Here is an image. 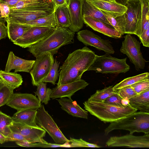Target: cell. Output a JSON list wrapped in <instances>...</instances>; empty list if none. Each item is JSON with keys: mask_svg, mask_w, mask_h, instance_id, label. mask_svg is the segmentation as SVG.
Listing matches in <instances>:
<instances>
[{"mask_svg": "<svg viewBox=\"0 0 149 149\" xmlns=\"http://www.w3.org/2000/svg\"><path fill=\"white\" fill-rule=\"evenodd\" d=\"M96 55L86 46L70 53L60 68L57 85L72 82L81 79L93 63Z\"/></svg>", "mask_w": 149, "mask_h": 149, "instance_id": "cell-1", "label": "cell"}, {"mask_svg": "<svg viewBox=\"0 0 149 149\" xmlns=\"http://www.w3.org/2000/svg\"><path fill=\"white\" fill-rule=\"evenodd\" d=\"M75 34L68 28L56 27L42 40L28 47L27 50L36 58L48 52L54 55L61 47L74 42Z\"/></svg>", "mask_w": 149, "mask_h": 149, "instance_id": "cell-2", "label": "cell"}, {"mask_svg": "<svg viewBox=\"0 0 149 149\" xmlns=\"http://www.w3.org/2000/svg\"><path fill=\"white\" fill-rule=\"evenodd\" d=\"M84 108L92 115L104 123H111L125 117L137 111L129 104L124 106L112 105L104 102L87 100Z\"/></svg>", "mask_w": 149, "mask_h": 149, "instance_id": "cell-3", "label": "cell"}, {"mask_svg": "<svg viewBox=\"0 0 149 149\" xmlns=\"http://www.w3.org/2000/svg\"><path fill=\"white\" fill-rule=\"evenodd\" d=\"M115 130H128L131 134L136 132L148 133L149 112H136L127 117L111 123L104 130V134L107 135Z\"/></svg>", "mask_w": 149, "mask_h": 149, "instance_id": "cell-4", "label": "cell"}, {"mask_svg": "<svg viewBox=\"0 0 149 149\" xmlns=\"http://www.w3.org/2000/svg\"><path fill=\"white\" fill-rule=\"evenodd\" d=\"M127 58L119 59L105 53L96 55L93 63L87 71H93L102 74L124 73L129 71L130 67L126 62Z\"/></svg>", "mask_w": 149, "mask_h": 149, "instance_id": "cell-5", "label": "cell"}, {"mask_svg": "<svg viewBox=\"0 0 149 149\" xmlns=\"http://www.w3.org/2000/svg\"><path fill=\"white\" fill-rule=\"evenodd\" d=\"M36 122L38 125L47 132L56 143L70 142V140L63 134L43 105L37 109Z\"/></svg>", "mask_w": 149, "mask_h": 149, "instance_id": "cell-6", "label": "cell"}, {"mask_svg": "<svg viewBox=\"0 0 149 149\" xmlns=\"http://www.w3.org/2000/svg\"><path fill=\"white\" fill-rule=\"evenodd\" d=\"M120 49L121 52L126 55L137 71L143 69L147 61L143 58L141 51V42L130 34H127Z\"/></svg>", "mask_w": 149, "mask_h": 149, "instance_id": "cell-7", "label": "cell"}, {"mask_svg": "<svg viewBox=\"0 0 149 149\" xmlns=\"http://www.w3.org/2000/svg\"><path fill=\"white\" fill-rule=\"evenodd\" d=\"M54 4L36 9L10 10L6 21L24 24L37 19L47 16L54 11Z\"/></svg>", "mask_w": 149, "mask_h": 149, "instance_id": "cell-8", "label": "cell"}, {"mask_svg": "<svg viewBox=\"0 0 149 149\" xmlns=\"http://www.w3.org/2000/svg\"><path fill=\"white\" fill-rule=\"evenodd\" d=\"M36 58L29 72L32 85L37 86L47 76L54 60L53 55L49 52L42 54Z\"/></svg>", "mask_w": 149, "mask_h": 149, "instance_id": "cell-9", "label": "cell"}, {"mask_svg": "<svg viewBox=\"0 0 149 149\" xmlns=\"http://www.w3.org/2000/svg\"><path fill=\"white\" fill-rule=\"evenodd\" d=\"M108 147L126 146L130 148H149V134L136 136L129 134L111 137L106 142Z\"/></svg>", "mask_w": 149, "mask_h": 149, "instance_id": "cell-10", "label": "cell"}, {"mask_svg": "<svg viewBox=\"0 0 149 149\" xmlns=\"http://www.w3.org/2000/svg\"><path fill=\"white\" fill-rule=\"evenodd\" d=\"M55 28L31 26L13 42L22 48H28L45 38Z\"/></svg>", "mask_w": 149, "mask_h": 149, "instance_id": "cell-11", "label": "cell"}, {"mask_svg": "<svg viewBox=\"0 0 149 149\" xmlns=\"http://www.w3.org/2000/svg\"><path fill=\"white\" fill-rule=\"evenodd\" d=\"M77 38L86 46H92L105 53L114 54V50L108 40H104L99 36L87 29L79 31L77 33Z\"/></svg>", "mask_w": 149, "mask_h": 149, "instance_id": "cell-12", "label": "cell"}, {"mask_svg": "<svg viewBox=\"0 0 149 149\" xmlns=\"http://www.w3.org/2000/svg\"><path fill=\"white\" fill-rule=\"evenodd\" d=\"M125 6L127 10L125 13V34H135L141 13V0H128Z\"/></svg>", "mask_w": 149, "mask_h": 149, "instance_id": "cell-13", "label": "cell"}, {"mask_svg": "<svg viewBox=\"0 0 149 149\" xmlns=\"http://www.w3.org/2000/svg\"><path fill=\"white\" fill-rule=\"evenodd\" d=\"M7 106L17 111L37 109L42 104L35 95L28 93H13L8 102Z\"/></svg>", "mask_w": 149, "mask_h": 149, "instance_id": "cell-14", "label": "cell"}, {"mask_svg": "<svg viewBox=\"0 0 149 149\" xmlns=\"http://www.w3.org/2000/svg\"><path fill=\"white\" fill-rule=\"evenodd\" d=\"M9 127L12 131L21 134L30 143H48L43 139L46 131L40 127H31L13 121Z\"/></svg>", "mask_w": 149, "mask_h": 149, "instance_id": "cell-15", "label": "cell"}, {"mask_svg": "<svg viewBox=\"0 0 149 149\" xmlns=\"http://www.w3.org/2000/svg\"><path fill=\"white\" fill-rule=\"evenodd\" d=\"M89 84L81 79L72 83L57 85L52 89L50 98L54 99L63 97L71 98L77 91L84 89Z\"/></svg>", "mask_w": 149, "mask_h": 149, "instance_id": "cell-16", "label": "cell"}, {"mask_svg": "<svg viewBox=\"0 0 149 149\" xmlns=\"http://www.w3.org/2000/svg\"><path fill=\"white\" fill-rule=\"evenodd\" d=\"M71 21L68 28L71 31L78 32L82 28L84 22L82 13L81 0H67Z\"/></svg>", "mask_w": 149, "mask_h": 149, "instance_id": "cell-17", "label": "cell"}, {"mask_svg": "<svg viewBox=\"0 0 149 149\" xmlns=\"http://www.w3.org/2000/svg\"><path fill=\"white\" fill-rule=\"evenodd\" d=\"M35 60H27L18 57L12 51L9 54L5 71L9 72L15 70V72H29L32 69Z\"/></svg>", "mask_w": 149, "mask_h": 149, "instance_id": "cell-18", "label": "cell"}, {"mask_svg": "<svg viewBox=\"0 0 149 149\" xmlns=\"http://www.w3.org/2000/svg\"><path fill=\"white\" fill-rule=\"evenodd\" d=\"M84 23L95 31L114 38L118 39L122 36L113 27L99 20L90 17H83Z\"/></svg>", "mask_w": 149, "mask_h": 149, "instance_id": "cell-19", "label": "cell"}, {"mask_svg": "<svg viewBox=\"0 0 149 149\" xmlns=\"http://www.w3.org/2000/svg\"><path fill=\"white\" fill-rule=\"evenodd\" d=\"M61 108L69 114L77 117L87 119L88 111L82 108L71 98L63 97L57 100Z\"/></svg>", "mask_w": 149, "mask_h": 149, "instance_id": "cell-20", "label": "cell"}, {"mask_svg": "<svg viewBox=\"0 0 149 149\" xmlns=\"http://www.w3.org/2000/svg\"><path fill=\"white\" fill-rule=\"evenodd\" d=\"M37 109L17 111L12 117L14 122L29 126L38 127L36 122Z\"/></svg>", "mask_w": 149, "mask_h": 149, "instance_id": "cell-21", "label": "cell"}, {"mask_svg": "<svg viewBox=\"0 0 149 149\" xmlns=\"http://www.w3.org/2000/svg\"><path fill=\"white\" fill-rule=\"evenodd\" d=\"M141 1V13L135 33L138 37L142 34L149 33V0Z\"/></svg>", "mask_w": 149, "mask_h": 149, "instance_id": "cell-22", "label": "cell"}, {"mask_svg": "<svg viewBox=\"0 0 149 149\" xmlns=\"http://www.w3.org/2000/svg\"><path fill=\"white\" fill-rule=\"evenodd\" d=\"M111 26L122 36L125 34L126 19L125 13H114L100 9Z\"/></svg>", "mask_w": 149, "mask_h": 149, "instance_id": "cell-23", "label": "cell"}, {"mask_svg": "<svg viewBox=\"0 0 149 149\" xmlns=\"http://www.w3.org/2000/svg\"><path fill=\"white\" fill-rule=\"evenodd\" d=\"M83 17H90L111 26L100 10L87 0H81Z\"/></svg>", "mask_w": 149, "mask_h": 149, "instance_id": "cell-24", "label": "cell"}, {"mask_svg": "<svg viewBox=\"0 0 149 149\" xmlns=\"http://www.w3.org/2000/svg\"><path fill=\"white\" fill-rule=\"evenodd\" d=\"M98 9L114 13L123 14L127 10L125 6L116 2L87 0Z\"/></svg>", "mask_w": 149, "mask_h": 149, "instance_id": "cell-25", "label": "cell"}, {"mask_svg": "<svg viewBox=\"0 0 149 149\" xmlns=\"http://www.w3.org/2000/svg\"><path fill=\"white\" fill-rule=\"evenodd\" d=\"M132 107L140 111L149 112V89L137 95L128 100Z\"/></svg>", "mask_w": 149, "mask_h": 149, "instance_id": "cell-26", "label": "cell"}, {"mask_svg": "<svg viewBox=\"0 0 149 149\" xmlns=\"http://www.w3.org/2000/svg\"><path fill=\"white\" fill-rule=\"evenodd\" d=\"M56 26L69 28L71 21L67 4L58 7L55 9Z\"/></svg>", "mask_w": 149, "mask_h": 149, "instance_id": "cell-27", "label": "cell"}, {"mask_svg": "<svg viewBox=\"0 0 149 149\" xmlns=\"http://www.w3.org/2000/svg\"><path fill=\"white\" fill-rule=\"evenodd\" d=\"M7 27L9 39L13 42H14L18 38L21 36L31 26L25 24L7 21Z\"/></svg>", "mask_w": 149, "mask_h": 149, "instance_id": "cell-28", "label": "cell"}, {"mask_svg": "<svg viewBox=\"0 0 149 149\" xmlns=\"http://www.w3.org/2000/svg\"><path fill=\"white\" fill-rule=\"evenodd\" d=\"M0 79L14 89L22 85L23 81L22 77L19 74L2 70H0Z\"/></svg>", "mask_w": 149, "mask_h": 149, "instance_id": "cell-29", "label": "cell"}, {"mask_svg": "<svg viewBox=\"0 0 149 149\" xmlns=\"http://www.w3.org/2000/svg\"><path fill=\"white\" fill-rule=\"evenodd\" d=\"M31 26H37L48 28H55L56 22L55 12L45 16L29 22L24 24Z\"/></svg>", "mask_w": 149, "mask_h": 149, "instance_id": "cell-30", "label": "cell"}, {"mask_svg": "<svg viewBox=\"0 0 149 149\" xmlns=\"http://www.w3.org/2000/svg\"><path fill=\"white\" fill-rule=\"evenodd\" d=\"M36 91L35 92V95L37 96L39 101L45 104H48L50 100V96L52 89L47 88L46 83L42 82L37 86Z\"/></svg>", "mask_w": 149, "mask_h": 149, "instance_id": "cell-31", "label": "cell"}, {"mask_svg": "<svg viewBox=\"0 0 149 149\" xmlns=\"http://www.w3.org/2000/svg\"><path fill=\"white\" fill-rule=\"evenodd\" d=\"M116 93V91L113 89V86H109L102 89L97 90L88 100L102 102L107 98Z\"/></svg>", "mask_w": 149, "mask_h": 149, "instance_id": "cell-32", "label": "cell"}, {"mask_svg": "<svg viewBox=\"0 0 149 149\" xmlns=\"http://www.w3.org/2000/svg\"><path fill=\"white\" fill-rule=\"evenodd\" d=\"M14 89L0 79V107L6 104L14 93Z\"/></svg>", "mask_w": 149, "mask_h": 149, "instance_id": "cell-33", "label": "cell"}, {"mask_svg": "<svg viewBox=\"0 0 149 149\" xmlns=\"http://www.w3.org/2000/svg\"><path fill=\"white\" fill-rule=\"evenodd\" d=\"M148 76L149 73L146 72L126 78L113 86V89L114 90H116L127 86H131L143 79Z\"/></svg>", "mask_w": 149, "mask_h": 149, "instance_id": "cell-34", "label": "cell"}, {"mask_svg": "<svg viewBox=\"0 0 149 149\" xmlns=\"http://www.w3.org/2000/svg\"><path fill=\"white\" fill-rule=\"evenodd\" d=\"M13 121L12 117L0 111V132L7 136L11 130L9 127Z\"/></svg>", "mask_w": 149, "mask_h": 149, "instance_id": "cell-35", "label": "cell"}, {"mask_svg": "<svg viewBox=\"0 0 149 149\" xmlns=\"http://www.w3.org/2000/svg\"><path fill=\"white\" fill-rule=\"evenodd\" d=\"M60 63V62L56 59L55 60L48 75L43 80L42 82L50 83L55 85L59 77V73L58 69Z\"/></svg>", "mask_w": 149, "mask_h": 149, "instance_id": "cell-36", "label": "cell"}, {"mask_svg": "<svg viewBox=\"0 0 149 149\" xmlns=\"http://www.w3.org/2000/svg\"><path fill=\"white\" fill-rule=\"evenodd\" d=\"M115 91L117 94L123 99L128 100L137 95L131 86Z\"/></svg>", "mask_w": 149, "mask_h": 149, "instance_id": "cell-37", "label": "cell"}, {"mask_svg": "<svg viewBox=\"0 0 149 149\" xmlns=\"http://www.w3.org/2000/svg\"><path fill=\"white\" fill-rule=\"evenodd\" d=\"M131 86L137 95L149 89V76Z\"/></svg>", "mask_w": 149, "mask_h": 149, "instance_id": "cell-38", "label": "cell"}, {"mask_svg": "<svg viewBox=\"0 0 149 149\" xmlns=\"http://www.w3.org/2000/svg\"><path fill=\"white\" fill-rule=\"evenodd\" d=\"M70 140L71 147H100L96 144L87 142L81 138L78 139L70 137Z\"/></svg>", "mask_w": 149, "mask_h": 149, "instance_id": "cell-39", "label": "cell"}, {"mask_svg": "<svg viewBox=\"0 0 149 149\" xmlns=\"http://www.w3.org/2000/svg\"><path fill=\"white\" fill-rule=\"evenodd\" d=\"M30 147H42V148H52V147H66L70 148V145L69 142H67L63 144L52 143H31Z\"/></svg>", "mask_w": 149, "mask_h": 149, "instance_id": "cell-40", "label": "cell"}, {"mask_svg": "<svg viewBox=\"0 0 149 149\" xmlns=\"http://www.w3.org/2000/svg\"><path fill=\"white\" fill-rule=\"evenodd\" d=\"M123 99L117 93L107 98L103 102L118 106H124Z\"/></svg>", "mask_w": 149, "mask_h": 149, "instance_id": "cell-41", "label": "cell"}, {"mask_svg": "<svg viewBox=\"0 0 149 149\" xmlns=\"http://www.w3.org/2000/svg\"><path fill=\"white\" fill-rule=\"evenodd\" d=\"M27 141L24 137L21 134L13 132L11 130L7 136L6 142L8 141Z\"/></svg>", "mask_w": 149, "mask_h": 149, "instance_id": "cell-42", "label": "cell"}, {"mask_svg": "<svg viewBox=\"0 0 149 149\" xmlns=\"http://www.w3.org/2000/svg\"><path fill=\"white\" fill-rule=\"evenodd\" d=\"M0 10L2 17L6 19L10 13V7L6 4L0 3Z\"/></svg>", "mask_w": 149, "mask_h": 149, "instance_id": "cell-43", "label": "cell"}, {"mask_svg": "<svg viewBox=\"0 0 149 149\" xmlns=\"http://www.w3.org/2000/svg\"><path fill=\"white\" fill-rule=\"evenodd\" d=\"M8 36L7 26L4 22H0V40L2 39L6 38Z\"/></svg>", "mask_w": 149, "mask_h": 149, "instance_id": "cell-44", "label": "cell"}, {"mask_svg": "<svg viewBox=\"0 0 149 149\" xmlns=\"http://www.w3.org/2000/svg\"><path fill=\"white\" fill-rule=\"evenodd\" d=\"M24 0H0V3L6 4L10 8L14 6L18 2Z\"/></svg>", "mask_w": 149, "mask_h": 149, "instance_id": "cell-45", "label": "cell"}, {"mask_svg": "<svg viewBox=\"0 0 149 149\" xmlns=\"http://www.w3.org/2000/svg\"><path fill=\"white\" fill-rule=\"evenodd\" d=\"M52 1L54 4L55 9L60 6L67 4V0H52Z\"/></svg>", "mask_w": 149, "mask_h": 149, "instance_id": "cell-46", "label": "cell"}, {"mask_svg": "<svg viewBox=\"0 0 149 149\" xmlns=\"http://www.w3.org/2000/svg\"><path fill=\"white\" fill-rule=\"evenodd\" d=\"M7 136L0 132V144H2L6 142Z\"/></svg>", "mask_w": 149, "mask_h": 149, "instance_id": "cell-47", "label": "cell"}, {"mask_svg": "<svg viewBox=\"0 0 149 149\" xmlns=\"http://www.w3.org/2000/svg\"><path fill=\"white\" fill-rule=\"evenodd\" d=\"M115 1L120 4L125 6L128 0H115Z\"/></svg>", "mask_w": 149, "mask_h": 149, "instance_id": "cell-48", "label": "cell"}, {"mask_svg": "<svg viewBox=\"0 0 149 149\" xmlns=\"http://www.w3.org/2000/svg\"><path fill=\"white\" fill-rule=\"evenodd\" d=\"M0 22H2L5 23L6 22L5 19L3 18L1 16V11L0 10Z\"/></svg>", "mask_w": 149, "mask_h": 149, "instance_id": "cell-49", "label": "cell"}, {"mask_svg": "<svg viewBox=\"0 0 149 149\" xmlns=\"http://www.w3.org/2000/svg\"><path fill=\"white\" fill-rule=\"evenodd\" d=\"M102 1L116 2L115 0H98Z\"/></svg>", "mask_w": 149, "mask_h": 149, "instance_id": "cell-50", "label": "cell"}]
</instances>
